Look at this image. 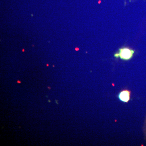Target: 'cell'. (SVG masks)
Here are the masks:
<instances>
[{
  "mask_svg": "<svg viewBox=\"0 0 146 146\" xmlns=\"http://www.w3.org/2000/svg\"><path fill=\"white\" fill-rule=\"evenodd\" d=\"M134 51L128 48H122L120 49L119 52L115 55V57H119L121 59L124 60H128L133 56Z\"/></svg>",
  "mask_w": 146,
  "mask_h": 146,
  "instance_id": "cell-1",
  "label": "cell"
},
{
  "mask_svg": "<svg viewBox=\"0 0 146 146\" xmlns=\"http://www.w3.org/2000/svg\"><path fill=\"white\" fill-rule=\"evenodd\" d=\"M119 98L122 101L127 102L130 99V92L127 90L121 91L119 94Z\"/></svg>",
  "mask_w": 146,
  "mask_h": 146,
  "instance_id": "cell-2",
  "label": "cell"
}]
</instances>
